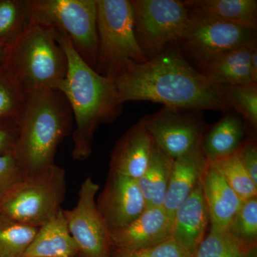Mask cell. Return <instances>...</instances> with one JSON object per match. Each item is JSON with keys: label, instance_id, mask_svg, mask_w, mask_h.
Listing matches in <instances>:
<instances>
[{"label": "cell", "instance_id": "6da1fadb", "mask_svg": "<svg viewBox=\"0 0 257 257\" xmlns=\"http://www.w3.org/2000/svg\"><path fill=\"white\" fill-rule=\"evenodd\" d=\"M118 100L150 101L164 106L227 112L221 84L196 70L177 42L144 63H135L112 79Z\"/></svg>", "mask_w": 257, "mask_h": 257}, {"label": "cell", "instance_id": "7a4b0ae2", "mask_svg": "<svg viewBox=\"0 0 257 257\" xmlns=\"http://www.w3.org/2000/svg\"><path fill=\"white\" fill-rule=\"evenodd\" d=\"M54 31L67 59V75L57 90L65 96L75 120L72 157L85 160L92 154L94 134L99 125L114 121L121 114L123 104L118 100L112 79L88 65L66 35Z\"/></svg>", "mask_w": 257, "mask_h": 257}, {"label": "cell", "instance_id": "3957f363", "mask_svg": "<svg viewBox=\"0 0 257 257\" xmlns=\"http://www.w3.org/2000/svg\"><path fill=\"white\" fill-rule=\"evenodd\" d=\"M18 124L13 153L30 175L55 164L57 147L72 132L73 114L62 93L46 89L28 96Z\"/></svg>", "mask_w": 257, "mask_h": 257}, {"label": "cell", "instance_id": "277c9868", "mask_svg": "<svg viewBox=\"0 0 257 257\" xmlns=\"http://www.w3.org/2000/svg\"><path fill=\"white\" fill-rule=\"evenodd\" d=\"M4 66L28 96L57 90L67 73V56L55 31L35 24L8 47Z\"/></svg>", "mask_w": 257, "mask_h": 257}, {"label": "cell", "instance_id": "5b68a950", "mask_svg": "<svg viewBox=\"0 0 257 257\" xmlns=\"http://www.w3.org/2000/svg\"><path fill=\"white\" fill-rule=\"evenodd\" d=\"M97 61L95 71L114 79L147 60L139 46L130 0H96Z\"/></svg>", "mask_w": 257, "mask_h": 257}, {"label": "cell", "instance_id": "8992f818", "mask_svg": "<svg viewBox=\"0 0 257 257\" xmlns=\"http://www.w3.org/2000/svg\"><path fill=\"white\" fill-rule=\"evenodd\" d=\"M66 191L65 170L53 164L27 175L0 201V213L19 222L41 227L62 209Z\"/></svg>", "mask_w": 257, "mask_h": 257}, {"label": "cell", "instance_id": "52a82bcc", "mask_svg": "<svg viewBox=\"0 0 257 257\" xmlns=\"http://www.w3.org/2000/svg\"><path fill=\"white\" fill-rule=\"evenodd\" d=\"M32 24L66 35L74 50L95 70L98 37L96 0H30Z\"/></svg>", "mask_w": 257, "mask_h": 257}, {"label": "cell", "instance_id": "ba28073f", "mask_svg": "<svg viewBox=\"0 0 257 257\" xmlns=\"http://www.w3.org/2000/svg\"><path fill=\"white\" fill-rule=\"evenodd\" d=\"M135 37L147 60L178 42L190 18L184 1L132 0Z\"/></svg>", "mask_w": 257, "mask_h": 257}, {"label": "cell", "instance_id": "9c48e42d", "mask_svg": "<svg viewBox=\"0 0 257 257\" xmlns=\"http://www.w3.org/2000/svg\"><path fill=\"white\" fill-rule=\"evenodd\" d=\"M256 42V29L190 14L177 44L199 67L237 47Z\"/></svg>", "mask_w": 257, "mask_h": 257}, {"label": "cell", "instance_id": "30bf717a", "mask_svg": "<svg viewBox=\"0 0 257 257\" xmlns=\"http://www.w3.org/2000/svg\"><path fill=\"white\" fill-rule=\"evenodd\" d=\"M202 111L163 106L140 120L153 143L175 160L202 145L209 128Z\"/></svg>", "mask_w": 257, "mask_h": 257}, {"label": "cell", "instance_id": "8fae6325", "mask_svg": "<svg viewBox=\"0 0 257 257\" xmlns=\"http://www.w3.org/2000/svg\"><path fill=\"white\" fill-rule=\"evenodd\" d=\"M99 189L87 177L81 184L77 205L69 210L63 209L69 232L79 247L78 257H111L109 232L96 208Z\"/></svg>", "mask_w": 257, "mask_h": 257}, {"label": "cell", "instance_id": "7c38bea8", "mask_svg": "<svg viewBox=\"0 0 257 257\" xmlns=\"http://www.w3.org/2000/svg\"><path fill=\"white\" fill-rule=\"evenodd\" d=\"M96 204L109 232L130 224L147 208L137 180L112 172Z\"/></svg>", "mask_w": 257, "mask_h": 257}, {"label": "cell", "instance_id": "4fadbf2b", "mask_svg": "<svg viewBox=\"0 0 257 257\" xmlns=\"http://www.w3.org/2000/svg\"><path fill=\"white\" fill-rule=\"evenodd\" d=\"M173 216L163 207H147L135 220L109 232L111 247L135 250L170 239Z\"/></svg>", "mask_w": 257, "mask_h": 257}, {"label": "cell", "instance_id": "5bb4252c", "mask_svg": "<svg viewBox=\"0 0 257 257\" xmlns=\"http://www.w3.org/2000/svg\"><path fill=\"white\" fill-rule=\"evenodd\" d=\"M209 223L201 182L174 212L171 238L194 256L205 237Z\"/></svg>", "mask_w": 257, "mask_h": 257}, {"label": "cell", "instance_id": "9a60e30c", "mask_svg": "<svg viewBox=\"0 0 257 257\" xmlns=\"http://www.w3.org/2000/svg\"><path fill=\"white\" fill-rule=\"evenodd\" d=\"M154 143L141 120L128 128L115 145L109 172L138 180L146 170Z\"/></svg>", "mask_w": 257, "mask_h": 257}, {"label": "cell", "instance_id": "2e32d148", "mask_svg": "<svg viewBox=\"0 0 257 257\" xmlns=\"http://www.w3.org/2000/svg\"><path fill=\"white\" fill-rule=\"evenodd\" d=\"M207 165L202 145L174 160L163 204L171 215L201 183Z\"/></svg>", "mask_w": 257, "mask_h": 257}, {"label": "cell", "instance_id": "e0dca14e", "mask_svg": "<svg viewBox=\"0 0 257 257\" xmlns=\"http://www.w3.org/2000/svg\"><path fill=\"white\" fill-rule=\"evenodd\" d=\"M202 187L211 225L227 229L241 207L242 199L209 162L203 175Z\"/></svg>", "mask_w": 257, "mask_h": 257}, {"label": "cell", "instance_id": "ac0fdd59", "mask_svg": "<svg viewBox=\"0 0 257 257\" xmlns=\"http://www.w3.org/2000/svg\"><path fill=\"white\" fill-rule=\"evenodd\" d=\"M79 247L61 209L42 225L23 257H78Z\"/></svg>", "mask_w": 257, "mask_h": 257}, {"label": "cell", "instance_id": "d6986e66", "mask_svg": "<svg viewBox=\"0 0 257 257\" xmlns=\"http://www.w3.org/2000/svg\"><path fill=\"white\" fill-rule=\"evenodd\" d=\"M190 14L256 29V0H187Z\"/></svg>", "mask_w": 257, "mask_h": 257}, {"label": "cell", "instance_id": "ffe728a7", "mask_svg": "<svg viewBox=\"0 0 257 257\" xmlns=\"http://www.w3.org/2000/svg\"><path fill=\"white\" fill-rule=\"evenodd\" d=\"M246 128L241 118L227 113L208 128L202 141V151L208 162L236 153L246 139Z\"/></svg>", "mask_w": 257, "mask_h": 257}, {"label": "cell", "instance_id": "44dd1931", "mask_svg": "<svg viewBox=\"0 0 257 257\" xmlns=\"http://www.w3.org/2000/svg\"><path fill=\"white\" fill-rule=\"evenodd\" d=\"M255 45L256 42L230 50L200 67V72L219 84L236 85L253 82L251 52Z\"/></svg>", "mask_w": 257, "mask_h": 257}, {"label": "cell", "instance_id": "7402d4cb", "mask_svg": "<svg viewBox=\"0 0 257 257\" xmlns=\"http://www.w3.org/2000/svg\"><path fill=\"white\" fill-rule=\"evenodd\" d=\"M173 161L154 144L146 170L137 180L147 207H163Z\"/></svg>", "mask_w": 257, "mask_h": 257}, {"label": "cell", "instance_id": "603a6c76", "mask_svg": "<svg viewBox=\"0 0 257 257\" xmlns=\"http://www.w3.org/2000/svg\"><path fill=\"white\" fill-rule=\"evenodd\" d=\"M194 257H257V243L246 242L227 229L211 225Z\"/></svg>", "mask_w": 257, "mask_h": 257}, {"label": "cell", "instance_id": "cb8c5ba5", "mask_svg": "<svg viewBox=\"0 0 257 257\" xmlns=\"http://www.w3.org/2000/svg\"><path fill=\"white\" fill-rule=\"evenodd\" d=\"M32 25L30 0H0V44L9 47Z\"/></svg>", "mask_w": 257, "mask_h": 257}, {"label": "cell", "instance_id": "d4e9b609", "mask_svg": "<svg viewBox=\"0 0 257 257\" xmlns=\"http://www.w3.org/2000/svg\"><path fill=\"white\" fill-rule=\"evenodd\" d=\"M39 229L0 213V257H23Z\"/></svg>", "mask_w": 257, "mask_h": 257}, {"label": "cell", "instance_id": "484cf974", "mask_svg": "<svg viewBox=\"0 0 257 257\" xmlns=\"http://www.w3.org/2000/svg\"><path fill=\"white\" fill-rule=\"evenodd\" d=\"M28 97L5 66L0 67V124L18 123Z\"/></svg>", "mask_w": 257, "mask_h": 257}, {"label": "cell", "instance_id": "4316f807", "mask_svg": "<svg viewBox=\"0 0 257 257\" xmlns=\"http://www.w3.org/2000/svg\"><path fill=\"white\" fill-rule=\"evenodd\" d=\"M223 97L229 109L239 113L256 131L257 84H221Z\"/></svg>", "mask_w": 257, "mask_h": 257}, {"label": "cell", "instance_id": "83f0119b", "mask_svg": "<svg viewBox=\"0 0 257 257\" xmlns=\"http://www.w3.org/2000/svg\"><path fill=\"white\" fill-rule=\"evenodd\" d=\"M209 162L242 200L257 197V184L245 170L236 153Z\"/></svg>", "mask_w": 257, "mask_h": 257}, {"label": "cell", "instance_id": "f1b7e54d", "mask_svg": "<svg viewBox=\"0 0 257 257\" xmlns=\"http://www.w3.org/2000/svg\"><path fill=\"white\" fill-rule=\"evenodd\" d=\"M226 229L246 242L257 243V197L243 200Z\"/></svg>", "mask_w": 257, "mask_h": 257}, {"label": "cell", "instance_id": "f546056e", "mask_svg": "<svg viewBox=\"0 0 257 257\" xmlns=\"http://www.w3.org/2000/svg\"><path fill=\"white\" fill-rule=\"evenodd\" d=\"M111 257H194L170 238L150 247L135 250L111 247Z\"/></svg>", "mask_w": 257, "mask_h": 257}, {"label": "cell", "instance_id": "4dcf8cb0", "mask_svg": "<svg viewBox=\"0 0 257 257\" xmlns=\"http://www.w3.org/2000/svg\"><path fill=\"white\" fill-rule=\"evenodd\" d=\"M26 177L13 152L0 155V201L18 187Z\"/></svg>", "mask_w": 257, "mask_h": 257}, {"label": "cell", "instance_id": "1f68e13d", "mask_svg": "<svg viewBox=\"0 0 257 257\" xmlns=\"http://www.w3.org/2000/svg\"><path fill=\"white\" fill-rule=\"evenodd\" d=\"M245 170L257 184V145L256 140L248 139L236 152Z\"/></svg>", "mask_w": 257, "mask_h": 257}, {"label": "cell", "instance_id": "d6a6232c", "mask_svg": "<svg viewBox=\"0 0 257 257\" xmlns=\"http://www.w3.org/2000/svg\"><path fill=\"white\" fill-rule=\"evenodd\" d=\"M18 135V123L0 124V155L13 152Z\"/></svg>", "mask_w": 257, "mask_h": 257}, {"label": "cell", "instance_id": "836d02e7", "mask_svg": "<svg viewBox=\"0 0 257 257\" xmlns=\"http://www.w3.org/2000/svg\"><path fill=\"white\" fill-rule=\"evenodd\" d=\"M251 72L253 82L257 83V47L256 45L251 49Z\"/></svg>", "mask_w": 257, "mask_h": 257}, {"label": "cell", "instance_id": "e575fe53", "mask_svg": "<svg viewBox=\"0 0 257 257\" xmlns=\"http://www.w3.org/2000/svg\"><path fill=\"white\" fill-rule=\"evenodd\" d=\"M8 47L0 44V67L5 65L6 62L7 56H8Z\"/></svg>", "mask_w": 257, "mask_h": 257}]
</instances>
